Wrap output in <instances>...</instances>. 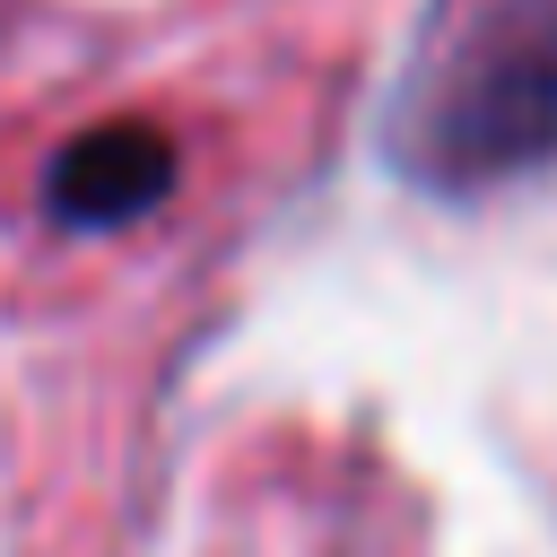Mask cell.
Returning <instances> with one entry per match:
<instances>
[{"label":"cell","mask_w":557,"mask_h":557,"mask_svg":"<svg viewBox=\"0 0 557 557\" xmlns=\"http://www.w3.org/2000/svg\"><path fill=\"white\" fill-rule=\"evenodd\" d=\"M165 183H174V148L157 131H139V122H104L52 165L44 200H52L61 226H122V218L157 209Z\"/></svg>","instance_id":"obj_1"}]
</instances>
